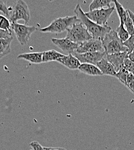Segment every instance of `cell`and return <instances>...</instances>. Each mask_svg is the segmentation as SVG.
I'll use <instances>...</instances> for the list:
<instances>
[{"mask_svg":"<svg viewBox=\"0 0 134 150\" xmlns=\"http://www.w3.org/2000/svg\"><path fill=\"white\" fill-rule=\"evenodd\" d=\"M74 11L77 19H79L93 39L102 40L105 36L112 30L111 27L107 25L105 26L99 25L90 20L86 16L80 4H77Z\"/></svg>","mask_w":134,"mask_h":150,"instance_id":"cell-1","label":"cell"},{"mask_svg":"<svg viewBox=\"0 0 134 150\" xmlns=\"http://www.w3.org/2000/svg\"><path fill=\"white\" fill-rule=\"evenodd\" d=\"M80 22L76 16H65L55 19L48 26L41 28L40 31L43 33L60 34L70 28L72 25Z\"/></svg>","mask_w":134,"mask_h":150,"instance_id":"cell-2","label":"cell"},{"mask_svg":"<svg viewBox=\"0 0 134 150\" xmlns=\"http://www.w3.org/2000/svg\"><path fill=\"white\" fill-rule=\"evenodd\" d=\"M102 42L106 55L128 52L114 30H111L107 34L102 40Z\"/></svg>","mask_w":134,"mask_h":150,"instance_id":"cell-3","label":"cell"},{"mask_svg":"<svg viewBox=\"0 0 134 150\" xmlns=\"http://www.w3.org/2000/svg\"><path fill=\"white\" fill-rule=\"evenodd\" d=\"M9 9V15L8 18L12 23H17L18 20H23L24 21L25 25L27 24L30 20V12L27 3L23 0H18L15 3L12 9Z\"/></svg>","mask_w":134,"mask_h":150,"instance_id":"cell-4","label":"cell"},{"mask_svg":"<svg viewBox=\"0 0 134 150\" xmlns=\"http://www.w3.org/2000/svg\"><path fill=\"white\" fill-rule=\"evenodd\" d=\"M67 32L66 38L77 44L93 39L91 34L81 22L72 25L67 30Z\"/></svg>","mask_w":134,"mask_h":150,"instance_id":"cell-5","label":"cell"},{"mask_svg":"<svg viewBox=\"0 0 134 150\" xmlns=\"http://www.w3.org/2000/svg\"><path fill=\"white\" fill-rule=\"evenodd\" d=\"M12 30H13L18 40L22 46L26 45L37 28L35 26H28L25 24H20L18 23H12Z\"/></svg>","mask_w":134,"mask_h":150,"instance_id":"cell-6","label":"cell"},{"mask_svg":"<svg viewBox=\"0 0 134 150\" xmlns=\"http://www.w3.org/2000/svg\"><path fill=\"white\" fill-rule=\"evenodd\" d=\"M115 10L114 6L109 8L89 11L85 13V15L89 19L96 24L99 25L105 26Z\"/></svg>","mask_w":134,"mask_h":150,"instance_id":"cell-7","label":"cell"},{"mask_svg":"<svg viewBox=\"0 0 134 150\" xmlns=\"http://www.w3.org/2000/svg\"><path fill=\"white\" fill-rule=\"evenodd\" d=\"M89 52H105L101 40L91 39L79 44L74 53L83 54Z\"/></svg>","mask_w":134,"mask_h":150,"instance_id":"cell-8","label":"cell"},{"mask_svg":"<svg viewBox=\"0 0 134 150\" xmlns=\"http://www.w3.org/2000/svg\"><path fill=\"white\" fill-rule=\"evenodd\" d=\"M81 64H90L96 65L98 62L105 58V52H89L83 54L73 53Z\"/></svg>","mask_w":134,"mask_h":150,"instance_id":"cell-9","label":"cell"},{"mask_svg":"<svg viewBox=\"0 0 134 150\" xmlns=\"http://www.w3.org/2000/svg\"><path fill=\"white\" fill-rule=\"evenodd\" d=\"M51 40L55 46L68 54H73L79 46V44L71 41L67 38L60 39L52 38Z\"/></svg>","mask_w":134,"mask_h":150,"instance_id":"cell-10","label":"cell"},{"mask_svg":"<svg viewBox=\"0 0 134 150\" xmlns=\"http://www.w3.org/2000/svg\"><path fill=\"white\" fill-rule=\"evenodd\" d=\"M128 58V53H117L112 54L105 55V58L115 68L116 72L124 68V62L126 58Z\"/></svg>","mask_w":134,"mask_h":150,"instance_id":"cell-11","label":"cell"},{"mask_svg":"<svg viewBox=\"0 0 134 150\" xmlns=\"http://www.w3.org/2000/svg\"><path fill=\"white\" fill-rule=\"evenodd\" d=\"M57 62L71 70L78 69L81 65L78 59L72 54H68L67 56L64 55V57L59 58Z\"/></svg>","mask_w":134,"mask_h":150,"instance_id":"cell-12","label":"cell"},{"mask_svg":"<svg viewBox=\"0 0 134 150\" xmlns=\"http://www.w3.org/2000/svg\"><path fill=\"white\" fill-rule=\"evenodd\" d=\"M96 66L99 68L103 75L112 76L115 77L117 74L114 67L105 58L98 62Z\"/></svg>","mask_w":134,"mask_h":150,"instance_id":"cell-13","label":"cell"},{"mask_svg":"<svg viewBox=\"0 0 134 150\" xmlns=\"http://www.w3.org/2000/svg\"><path fill=\"white\" fill-rule=\"evenodd\" d=\"M18 58L27 61L34 64H40L42 63V52L23 53L19 54Z\"/></svg>","mask_w":134,"mask_h":150,"instance_id":"cell-14","label":"cell"},{"mask_svg":"<svg viewBox=\"0 0 134 150\" xmlns=\"http://www.w3.org/2000/svg\"><path fill=\"white\" fill-rule=\"evenodd\" d=\"M81 72L90 76H102V74L99 68L95 65L90 64H81L78 68Z\"/></svg>","mask_w":134,"mask_h":150,"instance_id":"cell-15","label":"cell"},{"mask_svg":"<svg viewBox=\"0 0 134 150\" xmlns=\"http://www.w3.org/2000/svg\"><path fill=\"white\" fill-rule=\"evenodd\" d=\"M13 37L0 39V59L11 52V45Z\"/></svg>","mask_w":134,"mask_h":150,"instance_id":"cell-16","label":"cell"},{"mask_svg":"<svg viewBox=\"0 0 134 150\" xmlns=\"http://www.w3.org/2000/svg\"><path fill=\"white\" fill-rule=\"evenodd\" d=\"M64 54L55 50H50L42 52V63L49 62L51 61H57L58 59L62 57Z\"/></svg>","mask_w":134,"mask_h":150,"instance_id":"cell-17","label":"cell"},{"mask_svg":"<svg viewBox=\"0 0 134 150\" xmlns=\"http://www.w3.org/2000/svg\"><path fill=\"white\" fill-rule=\"evenodd\" d=\"M113 2V1L111 0H93L89 5L90 11L102 9L104 7L109 8L110 4Z\"/></svg>","mask_w":134,"mask_h":150,"instance_id":"cell-18","label":"cell"},{"mask_svg":"<svg viewBox=\"0 0 134 150\" xmlns=\"http://www.w3.org/2000/svg\"><path fill=\"white\" fill-rule=\"evenodd\" d=\"M113 2L115 4V9H116V11L120 19V23L124 24L127 19V15L128 13L127 11L118 1L115 0L113 1Z\"/></svg>","mask_w":134,"mask_h":150,"instance_id":"cell-19","label":"cell"},{"mask_svg":"<svg viewBox=\"0 0 134 150\" xmlns=\"http://www.w3.org/2000/svg\"><path fill=\"white\" fill-rule=\"evenodd\" d=\"M116 32L118 38L123 41V42L126 41L130 37L129 33L125 28L124 25L121 23H120V25L117 28Z\"/></svg>","mask_w":134,"mask_h":150,"instance_id":"cell-20","label":"cell"},{"mask_svg":"<svg viewBox=\"0 0 134 150\" xmlns=\"http://www.w3.org/2000/svg\"><path fill=\"white\" fill-rule=\"evenodd\" d=\"M0 29L12 32V23L8 18L0 15Z\"/></svg>","mask_w":134,"mask_h":150,"instance_id":"cell-21","label":"cell"},{"mask_svg":"<svg viewBox=\"0 0 134 150\" xmlns=\"http://www.w3.org/2000/svg\"><path fill=\"white\" fill-rule=\"evenodd\" d=\"M128 72L124 68H121L119 71H118L115 76L120 82H121L124 86H127V76Z\"/></svg>","mask_w":134,"mask_h":150,"instance_id":"cell-22","label":"cell"},{"mask_svg":"<svg viewBox=\"0 0 134 150\" xmlns=\"http://www.w3.org/2000/svg\"><path fill=\"white\" fill-rule=\"evenodd\" d=\"M128 13V12H127ZM124 27H125L126 30H127L128 33H129L130 35H133L134 34V27L132 21V20L130 18L128 13L127 15V19L124 24Z\"/></svg>","mask_w":134,"mask_h":150,"instance_id":"cell-23","label":"cell"},{"mask_svg":"<svg viewBox=\"0 0 134 150\" xmlns=\"http://www.w3.org/2000/svg\"><path fill=\"white\" fill-rule=\"evenodd\" d=\"M123 45L128 49V54L132 52L134 50V34L131 35L126 41L123 42Z\"/></svg>","mask_w":134,"mask_h":150,"instance_id":"cell-24","label":"cell"},{"mask_svg":"<svg viewBox=\"0 0 134 150\" xmlns=\"http://www.w3.org/2000/svg\"><path fill=\"white\" fill-rule=\"evenodd\" d=\"M124 67L128 73L134 76V62L127 58L124 61Z\"/></svg>","mask_w":134,"mask_h":150,"instance_id":"cell-25","label":"cell"},{"mask_svg":"<svg viewBox=\"0 0 134 150\" xmlns=\"http://www.w3.org/2000/svg\"><path fill=\"white\" fill-rule=\"evenodd\" d=\"M126 87L134 94V76L128 73L127 76Z\"/></svg>","mask_w":134,"mask_h":150,"instance_id":"cell-26","label":"cell"},{"mask_svg":"<svg viewBox=\"0 0 134 150\" xmlns=\"http://www.w3.org/2000/svg\"><path fill=\"white\" fill-rule=\"evenodd\" d=\"M0 11L5 14L6 18H8L9 15V9L6 6V1L0 0Z\"/></svg>","mask_w":134,"mask_h":150,"instance_id":"cell-27","label":"cell"},{"mask_svg":"<svg viewBox=\"0 0 134 150\" xmlns=\"http://www.w3.org/2000/svg\"><path fill=\"white\" fill-rule=\"evenodd\" d=\"M30 146L33 150H45V147L42 146L39 142L36 141L32 142L30 144Z\"/></svg>","mask_w":134,"mask_h":150,"instance_id":"cell-28","label":"cell"},{"mask_svg":"<svg viewBox=\"0 0 134 150\" xmlns=\"http://www.w3.org/2000/svg\"><path fill=\"white\" fill-rule=\"evenodd\" d=\"M12 37V32L4 31L0 29V39H6Z\"/></svg>","mask_w":134,"mask_h":150,"instance_id":"cell-29","label":"cell"},{"mask_svg":"<svg viewBox=\"0 0 134 150\" xmlns=\"http://www.w3.org/2000/svg\"><path fill=\"white\" fill-rule=\"evenodd\" d=\"M127 12H128V15H129L130 18L132 20V21H133V25H134V12H132L131 10H130V9H127Z\"/></svg>","mask_w":134,"mask_h":150,"instance_id":"cell-30","label":"cell"},{"mask_svg":"<svg viewBox=\"0 0 134 150\" xmlns=\"http://www.w3.org/2000/svg\"><path fill=\"white\" fill-rule=\"evenodd\" d=\"M45 150H67L61 147H45Z\"/></svg>","mask_w":134,"mask_h":150,"instance_id":"cell-31","label":"cell"},{"mask_svg":"<svg viewBox=\"0 0 134 150\" xmlns=\"http://www.w3.org/2000/svg\"><path fill=\"white\" fill-rule=\"evenodd\" d=\"M128 58L130 61H131L132 62H134V50L132 52L128 54Z\"/></svg>","mask_w":134,"mask_h":150,"instance_id":"cell-32","label":"cell"}]
</instances>
